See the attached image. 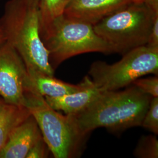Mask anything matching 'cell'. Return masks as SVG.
Returning <instances> with one entry per match:
<instances>
[{
    "label": "cell",
    "instance_id": "cell-1",
    "mask_svg": "<svg viewBox=\"0 0 158 158\" xmlns=\"http://www.w3.org/2000/svg\"><path fill=\"white\" fill-rule=\"evenodd\" d=\"M151 98L131 85L124 90L102 91L84 110L70 115L80 133L85 136L98 128L123 131L141 126Z\"/></svg>",
    "mask_w": 158,
    "mask_h": 158
},
{
    "label": "cell",
    "instance_id": "cell-2",
    "mask_svg": "<svg viewBox=\"0 0 158 158\" xmlns=\"http://www.w3.org/2000/svg\"><path fill=\"white\" fill-rule=\"evenodd\" d=\"M0 28L6 41L16 50L27 69L54 76L49 52L40 34L38 8L26 0H10L0 19Z\"/></svg>",
    "mask_w": 158,
    "mask_h": 158
},
{
    "label": "cell",
    "instance_id": "cell-3",
    "mask_svg": "<svg viewBox=\"0 0 158 158\" xmlns=\"http://www.w3.org/2000/svg\"><path fill=\"white\" fill-rule=\"evenodd\" d=\"M40 34L54 70L64 60L80 54L113 53L111 46L96 34L93 25L64 14L40 28Z\"/></svg>",
    "mask_w": 158,
    "mask_h": 158
},
{
    "label": "cell",
    "instance_id": "cell-4",
    "mask_svg": "<svg viewBox=\"0 0 158 158\" xmlns=\"http://www.w3.org/2000/svg\"><path fill=\"white\" fill-rule=\"evenodd\" d=\"M155 12L143 2H133L93 25L96 34L111 46L113 53L124 55L147 45Z\"/></svg>",
    "mask_w": 158,
    "mask_h": 158
},
{
    "label": "cell",
    "instance_id": "cell-5",
    "mask_svg": "<svg viewBox=\"0 0 158 158\" xmlns=\"http://www.w3.org/2000/svg\"><path fill=\"white\" fill-rule=\"evenodd\" d=\"M25 106L36 121L53 157L74 158L80 155L86 136L80 133L72 117L57 113L40 94L25 91Z\"/></svg>",
    "mask_w": 158,
    "mask_h": 158
},
{
    "label": "cell",
    "instance_id": "cell-6",
    "mask_svg": "<svg viewBox=\"0 0 158 158\" xmlns=\"http://www.w3.org/2000/svg\"><path fill=\"white\" fill-rule=\"evenodd\" d=\"M150 74L158 76V49L147 45L127 52L112 64L96 61L89 71L91 81L102 91L118 90Z\"/></svg>",
    "mask_w": 158,
    "mask_h": 158
},
{
    "label": "cell",
    "instance_id": "cell-7",
    "mask_svg": "<svg viewBox=\"0 0 158 158\" xmlns=\"http://www.w3.org/2000/svg\"><path fill=\"white\" fill-rule=\"evenodd\" d=\"M27 73L23 59L5 42L0 45V96L6 104H25L24 82Z\"/></svg>",
    "mask_w": 158,
    "mask_h": 158
},
{
    "label": "cell",
    "instance_id": "cell-8",
    "mask_svg": "<svg viewBox=\"0 0 158 158\" xmlns=\"http://www.w3.org/2000/svg\"><path fill=\"white\" fill-rule=\"evenodd\" d=\"M133 2L134 0H69L64 15L94 25Z\"/></svg>",
    "mask_w": 158,
    "mask_h": 158
},
{
    "label": "cell",
    "instance_id": "cell-9",
    "mask_svg": "<svg viewBox=\"0 0 158 158\" xmlns=\"http://www.w3.org/2000/svg\"><path fill=\"white\" fill-rule=\"evenodd\" d=\"M42 137L38 124L31 115L12 132L0 151V158H26L30 149Z\"/></svg>",
    "mask_w": 158,
    "mask_h": 158
},
{
    "label": "cell",
    "instance_id": "cell-10",
    "mask_svg": "<svg viewBox=\"0 0 158 158\" xmlns=\"http://www.w3.org/2000/svg\"><path fill=\"white\" fill-rule=\"evenodd\" d=\"M83 87L79 91L66 95L44 97L46 102L56 111H62L66 115H74L84 110L102 92L91 81L89 76L83 79Z\"/></svg>",
    "mask_w": 158,
    "mask_h": 158
},
{
    "label": "cell",
    "instance_id": "cell-11",
    "mask_svg": "<svg viewBox=\"0 0 158 158\" xmlns=\"http://www.w3.org/2000/svg\"><path fill=\"white\" fill-rule=\"evenodd\" d=\"M24 82L25 91H30L43 97H56L73 93L80 90L84 85L83 80L78 85L65 83L39 71L27 69Z\"/></svg>",
    "mask_w": 158,
    "mask_h": 158
},
{
    "label": "cell",
    "instance_id": "cell-12",
    "mask_svg": "<svg viewBox=\"0 0 158 158\" xmlns=\"http://www.w3.org/2000/svg\"><path fill=\"white\" fill-rule=\"evenodd\" d=\"M30 115L31 113L25 106L7 104L5 111L0 116V151L17 126Z\"/></svg>",
    "mask_w": 158,
    "mask_h": 158
},
{
    "label": "cell",
    "instance_id": "cell-13",
    "mask_svg": "<svg viewBox=\"0 0 158 158\" xmlns=\"http://www.w3.org/2000/svg\"><path fill=\"white\" fill-rule=\"evenodd\" d=\"M69 0H40L38 5L40 28L64 14Z\"/></svg>",
    "mask_w": 158,
    "mask_h": 158
},
{
    "label": "cell",
    "instance_id": "cell-14",
    "mask_svg": "<svg viewBox=\"0 0 158 158\" xmlns=\"http://www.w3.org/2000/svg\"><path fill=\"white\" fill-rule=\"evenodd\" d=\"M134 155L136 158H158V140L156 136H141L134 149Z\"/></svg>",
    "mask_w": 158,
    "mask_h": 158
},
{
    "label": "cell",
    "instance_id": "cell-15",
    "mask_svg": "<svg viewBox=\"0 0 158 158\" xmlns=\"http://www.w3.org/2000/svg\"><path fill=\"white\" fill-rule=\"evenodd\" d=\"M141 126L155 135L158 134V97H152L149 107L142 121Z\"/></svg>",
    "mask_w": 158,
    "mask_h": 158
},
{
    "label": "cell",
    "instance_id": "cell-16",
    "mask_svg": "<svg viewBox=\"0 0 158 158\" xmlns=\"http://www.w3.org/2000/svg\"><path fill=\"white\" fill-rule=\"evenodd\" d=\"M132 85H135L143 93L152 97H158V76L155 75L152 77L135 80Z\"/></svg>",
    "mask_w": 158,
    "mask_h": 158
},
{
    "label": "cell",
    "instance_id": "cell-17",
    "mask_svg": "<svg viewBox=\"0 0 158 158\" xmlns=\"http://www.w3.org/2000/svg\"><path fill=\"white\" fill-rule=\"evenodd\" d=\"M49 149L42 137L30 149L26 158H48Z\"/></svg>",
    "mask_w": 158,
    "mask_h": 158
},
{
    "label": "cell",
    "instance_id": "cell-18",
    "mask_svg": "<svg viewBox=\"0 0 158 158\" xmlns=\"http://www.w3.org/2000/svg\"><path fill=\"white\" fill-rule=\"evenodd\" d=\"M147 46L158 49V15L156 16L153 20Z\"/></svg>",
    "mask_w": 158,
    "mask_h": 158
},
{
    "label": "cell",
    "instance_id": "cell-19",
    "mask_svg": "<svg viewBox=\"0 0 158 158\" xmlns=\"http://www.w3.org/2000/svg\"><path fill=\"white\" fill-rule=\"evenodd\" d=\"M145 4L155 12H158V0H143Z\"/></svg>",
    "mask_w": 158,
    "mask_h": 158
},
{
    "label": "cell",
    "instance_id": "cell-20",
    "mask_svg": "<svg viewBox=\"0 0 158 158\" xmlns=\"http://www.w3.org/2000/svg\"><path fill=\"white\" fill-rule=\"evenodd\" d=\"M7 104H6L2 98H0V116L3 114L4 111H5Z\"/></svg>",
    "mask_w": 158,
    "mask_h": 158
},
{
    "label": "cell",
    "instance_id": "cell-21",
    "mask_svg": "<svg viewBox=\"0 0 158 158\" xmlns=\"http://www.w3.org/2000/svg\"><path fill=\"white\" fill-rule=\"evenodd\" d=\"M26 1H27L29 6L38 8V5L40 0H26Z\"/></svg>",
    "mask_w": 158,
    "mask_h": 158
},
{
    "label": "cell",
    "instance_id": "cell-22",
    "mask_svg": "<svg viewBox=\"0 0 158 158\" xmlns=\"http://www.w3.org/2000/svg\"><path fill=\"white\" fill-rule=\"evenodd\" d=\"M6 42V38L1 29L0 28V45Z\"/></svg>",
    "mask_w": 158,
    "mask_h": 158
},
{
    "label": "cell",
    "instance_id": "cell-23",
    "mask_svg": "<svg viewBox=\"0 0 158 158\" xmlns=\"http://www.w3.org/2000/svg\"><path fill=\"white\" fill-rule=\"evenodd\" d=\"M134 1L136 2H143V0H134Z\"/></svg>",
    "mask_w": 158,
    "mask_h": 158
}]
</instances>
